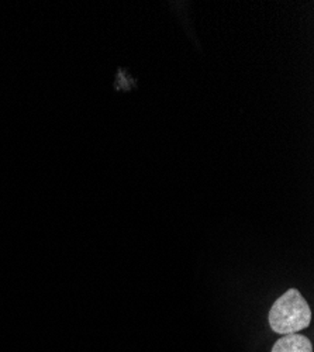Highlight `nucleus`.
<instances>
[{"label":"nucleus","instance_id":"f257e3e1","mask_svg":"<svg viewBox=\"0 0 314 352\" xmlns=\"http://www.w3.org/2000/svg\"><path fill=\"white\" fill-rule=\"evenodd\" d=\"M268 320L272 331L282 336L296 334L310 326L311 311L300 292L289 289L272 305Z\"/></svg>","mask_w":314,"mask_h":352},{"label":"nucleus","instance_id":"f03ea898","mask_svg":"<svg viewBox=\"0 0 314 352\" xmlns=\"http://www.w3.org/2000/svg\"><path fill=\"white\" fill-rule=\"evenodd\" d=\"M271 352H313V345L304 336L296 333L279 338Z\"/></svg>","mask_w":314,"mask_h":352}]
</instances>
